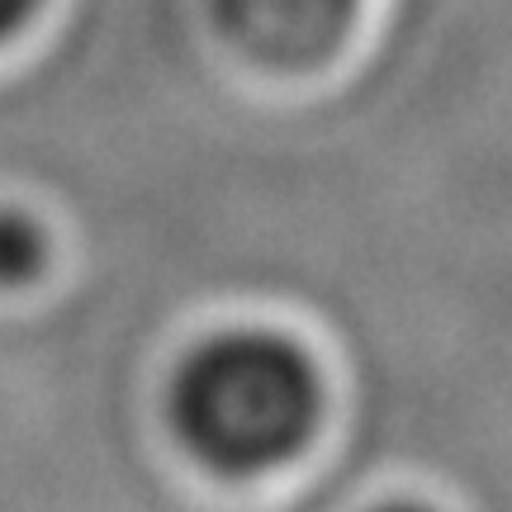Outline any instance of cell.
I'll return each instance as SVG.
<instances>
[{
  "mask_svg": "<svg viewBox=\"0 0 512 512\" xmlns=\"http://www.w3.org/2000/svg\"><path fill=\"white\" fill-rule=\"evenodd\" d=\"M43 266V233L29 214L0 209V285H19Z\"/></svg>",
  "mask_w": 512,
  "mask_h": 512,
  "instance_id": "cell-3",
  "label": "cell"
},
{
  "mask_svg": "<svg viewBox=\"0 0 512 512\" xmlns=\"http://www.w3.org/2000/svg\"><path fill=\"white\" fill-rule=\"evenodd\" d=\"M323 408L318 370L290 337L219 332L185 356L171 384V427L214 475H266L313 437Z\"/></svg>",
  "mask_w": 512,
  "mask_h": 512,
  "instance_id": "cell-1",
  "label": "cell"
},
{
  "mask_svg": "<svg viewBox=\"0 0 512 512\" xmlns=\"http://www.w3.org/2000/svg\"><path fill=\"white\" fill-rule=\"evenodd\" d=\"M370 512H427L422 503H380V508H370Z\"/></svg>",
  "mask_w": 512,
  "mask_h": 512,
  "instance_id": "cell-5",
  "label": "cell"
},
{
  "mask_svg": "<svg viewBox=\"0 0 512 512\" xmlns=\"http://www.w3.org/2000/svg\"><path fill=\"white\" fill-rule=\"evenodd\" d=\"M219 29L271 67H309L347 38L361 0H209Z\"/></svg>",
  "mask_w": 512,
  "mask_h": 512,
  "instance_id": "cell-2",
  "label": "cell"
},
{
  "mask_svg": "<svg viewBox=\"0 0 512 512\" xmlns=\"http://www.w3.org/2000/svg\"><path fill=\"white\" fill-rule=\"evenodd\" d=\"M34 10H38V0H0V43L10 34H19L34 19Z\"/></svg>",
  "mask_w": 512,
  "mask_h": 512,
  "instance_id": "cell-4",
  "label": "cell"
}]
</instances>
